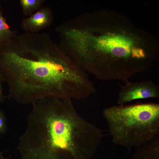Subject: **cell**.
<instances>
[{
  "instance_id": "obj_1",
  "label": "cell",
  "mask_w": 159,
  "mask_h": 159,
  "mask_svg": "<svg viewBox=\"0 0 159 159\" xmlns=\"http://www.w3.org/2000/svg\"><path fill=\"white\" fill-rule=\"evenodd\" d=\"M0 76L8 86V98L23 105L44 98L74 99L85 79L46 34L25 32L0 49Z\"/></svg>"
},
{
  "instance_id": "obj_2",
  "label": "cell",
  "mask_w": 159,
  "mask_h": 159,
  "mask_svg": "<svg viewBox=\"0 0 159 159\" xmlns=\"http://www.w3.org/2000/svg\"><path fill=\"white\" fill-rule=\"evenodd\" d=\"M32 104L16 149L20 159H92L102 131L78 114L70 100L44 98Z\"/></svg>"
},
{
  "instance_id": "obj_3",
  "label": "cell",
  "mask_w": 159,
  "mask_h": 159,
  "mask_svg": "<svg viewBox=\"0 0 159 159\" xmlns=\"http://www.w3.org/2000/svg\"><path fill=\"white\" fill-rule=\"evenodd\" d=\"M103 115L112 142L130 152L133 147H140L158 135V104L114 106L105 109Z\"/></svg>"
},
{
  "instance_id": "obj_4",
  "label": "cell",
  "mask_w": 159,
  "mask_h": 159,
  "mask_svg": "<svg viewBox=\"0 0 159 159\" xmlns=\"http://www.w3.org/2000/svg\"><path fill=\"white\" fill-rule=\"evenodd\" d=\"M159 97V86L150 80L129 82L121 87L118 104L122 105L134 100Z\"/></svg>"
},
{
  "instance_id": "obj_5",
  "label": "cell",
  "mask_w": 159,
  "mask_h": 159,
  "mask_svg": "<svg viewBox=\"0 0 159 159\" xmlns=\"http://www.w3.org/2000/svg\"><path fill=\"white\" fill-rule=\"evenodd\" d=\"M51 20L50 11L48 8H43L29 17L23 19L21 27L25 32L37 33L49 25Z\"/></svg>"
},
{
  "instance_id": "obj_6",
  "label": "cell",
  "mask_w": 159,
  "mask_h": 159,
  "mask_svg": "<svg viewBox=\"0 0 159 159\" xmlns=\"http://www.w3.org/2000/svg\"><path fill=\"white\" fill-rule=\"evenodd\" d=\"M130 159H159V136L156 135L136 149Z\"/></svg>"
},
{
  "instance_id": "obj_7",
  "label": "cell",
  "mask_w": 159,
  "mask_h": 159,
  "mask_svg": "<svg viewBox=\"0 0 159 159\" xmlns=\"http://www.w3.org/2000/svg\"><path fill=\"white\" fill-rule=\"evenodd\" d=\"M16 33L10 29L0 6V49L9 44L16 35Z\"/></svg>"
},
{
  "instance_id": "obj_8",
  "label": "cell",
  "mask_w": 159,
  "mask_h": 159,
  "mask_svg": "<svg viewBox=\"0 0 159 159\" xmlns=\"http://www.w3.org/2000/svg\"><path fill=\"white\" fill-rule=\"evenodd\" d=\"M43 1L42 0H20L23 14L25 16L32 15L39 8Z\"/></svg>"
},
{
  "instance_id": "obj_9",
  "label": "cell",
  "mask_w": 159,
  "mask_h": 159,
  "mask_svg": "<svg viewBox=\"0 0 159 159\" xmlns=\"http://www.w3.org/2000/svg\"><path fill=\"white\" fill-rule=\"evenodd\" d=\"M7 131L6 118L4 112L0 109V134H5Z\"/></svg>"
},
{
  "instance_id": "obj_10",
  "label": "cell",
  "mask_w": 159,
  "mask_h": 159,
  "mask_svg": "<svg viewBox=\"0 0 159 159\" xmlns=\"http://www.w3.org/2000/svg\"><path fill=\"white\" fill-rule=\"evenodd\" d=\"M2 81L0 76V104L3 103L5 99V96L4 95L1 82Z\"/></svg>"
},
{
  "instance_id": "obj_11",
  "label": "cell",
  "mask_w": 159,
  "mask_h": 159,
  "mask_svg": "<svg viewBox=\"0 0 159 159\" xmlns=\"http://www.w3.org/2000/svg\"><path fill=\"white\" fill-rule=\"evenodd\" d=\"M8 150H6V151H3V152H0V157L2 156H3V153H4L7 151Z\"/></svg>"
},
{
  "instance_id": "obj_12",
  "label": "cell",
  "mask_w": 159,
  "mask_h": 159,
  "mask_svg": "<svg viewBox=\"0 0 159 159\" xmlns=\"http://www.w3.org/2000/svg\"><path fill=\"white\" fill-rule=\"evenodd\" d=\"M0 159H11L10 158L8 157H5L2 156L0 157Z\"/></svg>"
}]
</instances>
